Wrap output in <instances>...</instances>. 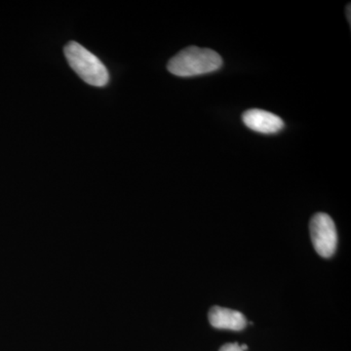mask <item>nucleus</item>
<instances>
[{"label":"nucleus","instance_id":"4","mask_svg":"<svg viewBox=\"0 0 351 351\" xmlns=\"http://www.w3.org/2000/svg\"><path fill=\"white\" fill-rule=\"evenodd\" d=\"M242 119L245 125L258 133L276 134L284 128L283 120L278 115L258 108L245 112Z\"/></svg>","mask_w":351,"mask_h":351},{"label":"nucleus","instance_id":"6","mask_svg":"<svg viewBox=\"0 0 351 351\" xmlns=\"http://www.w3.org/2000/svg\"><path fill=\"white\" fill-rule=\"evenodd\" d=\"M219 351H243L240 348V345L237 343H226V345L221 346Z\"/></svg>","mask_w":351,"mask_h":351},{"label":"nucleus","instance_id":"3","mask_svg":"<svg viewBox=\"0 0 351 351\" xmlns=\"http://www.w3.org/2000/svg\"><path fill=\"white\" fill-rule=\"evenodd\" d=\"M311 241L318 255L323 258H331L338 245V233L334 221L329 215H314L309 223Z\"/></svg>","mask_w":351,"mask_h":351},{"label":"nucleus","instance_id":"2","mask_svg":"<svg viewBox=\"0 0 351 351\" xmlns=\"http://www.w3.org/2000/svg\"><path fill=\"white\" fill-rule=\"evenodd\" d=\"M64 55L71 68L83 82L96 87H104L108 84L110 75L105 64L80 43L71 41L66 44Z\"/></svg>","mask_w":351,"mask_h":351},{"label":"nucleus","instance_id":"7","mask_svg":"<svg viewBox=\"0 0 351 351\" xmlns=\"http://www.w3.org/2000/svg\"><path fill=\"white\" fill-rule=\"evenodd\" d=\"M346 15H348V22L350 23V5L348 6V10H346Z\"/></svg>","mask_w":351,"mask_h":351},{"label":"nucleus","instance_id":"8","mask_svg":"<svg viewBox=\"0 0 351 351\" xmlns=\"http://www.w3.org/2000/svg\"><path fill=\"white\" fill-rule=\"evenodd\" d=\"M240 348H241V350L243 351L248 350V346L246 345L240 346Z\"/></svg>","mask_w":351,"mask_h":351},{"label":"nucleus","instance_id":"5","mask_svg":"<svg viewBox=\"0 0 351 351\" xmlns=\"http://www.w3.org/2000/svg\"><path fill=\"white\" fill-rule=\"evenodd\" d=\"M210 324L217 329L242 331L246 327L247 320L239 311L226 307L213 306L208 313Z\"/></svg>","mask_w":351,"mask_h":351},{"label":"nucleus","instance_id":"1","mask_svg":"<svg viewBox=\"0 0 351 351\" xmlns=\"http://www.w3.org/2000/svg\"><path fill=\"white\" fill-rule=\"evenodd\" d=\"M223 59L216 51L196 46L178 53L168 63V71L181 77L206 75L221 69Z\"/></svg>","mask_w":351,"mask_h":351}]
</instances>
